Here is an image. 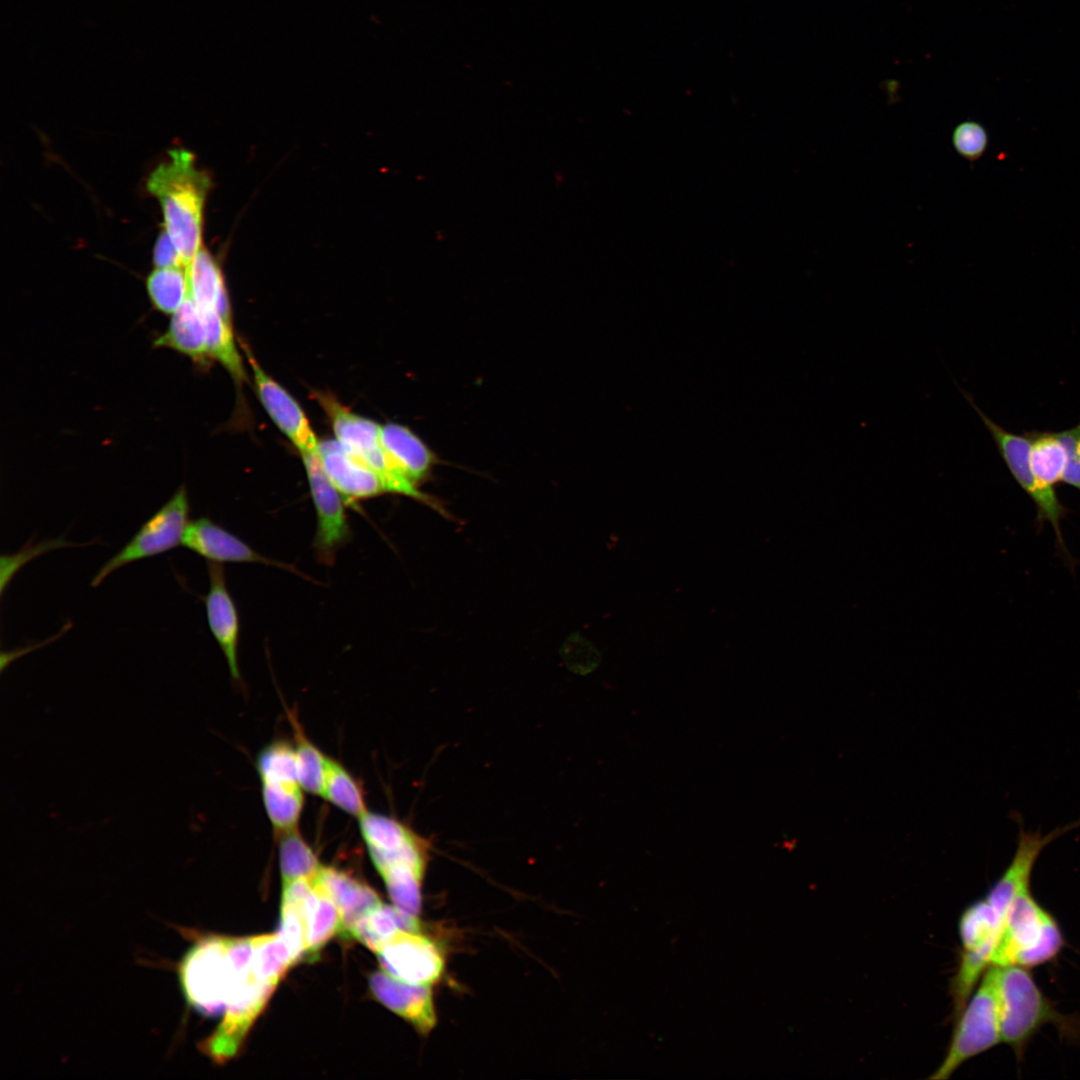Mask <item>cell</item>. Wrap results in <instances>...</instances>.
Segmentation results:
<instances>
[{
  "mask_svg": "<svg viewBox=\"0 0 1080 1080\" xmlns=\"http://www.w3.org/2000/svg\"><path fill=\"white\" fill-rule=\"evenodd\" d=\"M318 876L338 907L341 934L350 936L356 923L382 904L372 888L343 871L322 866Z\"/></svg>",
  "mask_w": 1080,
  "mask_h": 1080,
  "instance_id": "e0dca14e",
  "label": "cell"
},
{
  "mask_svg": "<svg viewBox=\"0 0 1080 1080\" xmlns=\"http://www.w3.org/2000/svg\"><path fill=\"white\" fill-rule=\"evenodd\" d=\"M380 439L390 458L416 485L429 476L437 462L429 447L404 425L387 423L381 426Z\"/></svg>",
  "mask_w": 1080,
  "mask_h": 1080,
  "instance_id": "ac0fdd59",
  "label": "cell"
},
{
  "mask_svg": "<svg viewBox=\"0 0 1080 1080\" xmlns=\"http://www.w3.org/2000/svg\"><path fill=\"white\" fill-rule=\"evenodd\" d=\"M256 767L261 781L300 784L295 746L285 741L265 746L257 756Z\"/></svg>",
  "mask_w": 1080,
  "mask_h": 1080,
  "instance_id": "1f68e13d",
  "label": "cell"
},
{
  "mask_svg": "<svg viewBox=\"0 0 1080 1080\" xmlns=\"http://www.w3.org/2000/svg\"><path fill=\"white\" fill-rule=\"evenodd\" d=\"M1062 440L1067 461L1062 481L1080 491V422L1069 429L1058 432Z\"/></svg>",
  "mask_w": 1080,
  "mask_h": 1080,
  "instance_id": "e575fe53",
  "label": "cell"
},
{
  "mask_svg": "<svg viewBox=\"0 0 1080 1080\" xmlns=\"http://www.w3.org/2000/svg\"><path fill=\"white\" fill-rule=\"evenodd\" d=\"M317 400L330 418L336 439L378 473L387 492L410 497L446 513L436 499L421 491L390 458L381 443L379 424L353 413L329 394L319 393Z\"/></svg>",
  "mask_w": 1080,
  "mask_h": 1080,
  "instance_id": "5b68a950",
  "label": "cell"
},
{
  "mask_svg": "<svg viewBox=\"0 0 1080 1080\" xmlns=\"http://www.w3.org/2000/svg\"><path fill=\"white\" fill-rule=\"evenodd\" d=\"M189 295L201 309H213L232 323L231 306L222 270L213 255L201 247L187 268Z\"/></svg>",
  "mask_w": 1080,
  "mask_h": 1080,
  "instance_id": "ffe728a7",
  "label": "cell"
},
{
  "mask_svg": "<svg viewBox=\"0 0 1080 1080\" xmlns=\"http://www.w3.org/2000/svg\"><path fill=\"white\" fill-rule=\"evenodd\" d=\"M152 260L155 268H186L178 249L164 227L154 244Z\"/></svg>",
  "mask_w": 1080,
  "mask_h": 1080,
  "instance_id": "d590c367",
  "label": "cell"
},
{
  "mask_svg": "<svg viewBox=\"0 0 1080 1080\" xmlns=\"http://www.w3.org/2000/svg\"><path fill=\"white\" fill-rule=\"evenodd\" d=\"M277 985L258 978L252 968L235 972L222 1019L198 1047L217 1064L233 1058Z\"/></svg>",
  "mask_w": 1080,
  "mask_h": 1080,
  "instance_id": "52a82bcc",
  "label": "cell"
},
{
  "mask_svg": "<svg viewBox=\"0 0 1080 1080\" xmlns=\"http://www.w3.org/2000/svg\"><path fill=\"white\" fill-rule=\"evenodd\" d=\"M258 397L266 412L300 454L316 451L319 441L298 402L271 378L244 346Z\"/></svg>",
  "mask_w": 1080,
  "mask_h": 1080,
  "instance_id": "7c38bea8",
  "label": "cell"
},
{
  "mask_svg": "<svg viewBox=\"0 0 1080 1080\" xmlns=\"http://www.w3.org/2000/svg\"><path fill=\"white\" fill-rule=\"evenodd\" d=\"M304 915L306 922V956L312 958L328 940L341 931V917L338 907L318 874L305 902Z\"/></svg>",
  "mask_w": 1080,
  "mask_h": 1080,
  "instance_id": "44dd1931",
  "label": "cell"
},
{
  "mask_svg": "<svg viewBox=\"0 0 1080 1080\" xmlns=\"http://www.w3.org/2000/svg\"><path fill=\"white\" fill-rule=\"evenodd\" d=\"M322 797L356 818L366 813L362 789L352 775L337 761L328 758Z\"/></svg>",
  "mask_w": 1080,
  "mask_h": 1080,
  "instance_id": "f546056e",
  "label": "cell"
},
{
  "mask_svg": "<svg viewBox=\"0 0 1080 1080\" xmlns=\"http://www.w3.org/2000/svg\"><path fill=\"white\" fill-rule=\"evenodd\" d=\"M189 512L188 493L183 484L139 527L133 537L99 568L90 585L97 587L110 574L125 565L163 554L182 544L189 523Z\"/></svg>",
  "mask_w": 1080,
  "mask_h": 1080,
  "instance_id": "9c48e42d",
  "label": "cell"
},
{
  "mask_svg": "<svg viewBox=\"0 0 1080 1080\" xmlns=\"http://www.w3.org/2000/svg\"><path fill=\"white\" fill-rule=\"evenodd\" d=\"M998 979L999 966L990 965L960 1015L945 1059L930 1079L949 1078L964 1062L1001 1042Z\"/></svg>",
  "mask_w": 1080,
  "mask_h": 1080,
  "instance_id": "8992f818",
  "label": "cell"
},
{
  "mask_svg": "<svg viewBox=\"0 0 1080 1080\" xmlns=\"http://www.w3.org/2000/svg\"><path fill=\"white\" fill-rule=\"evenodd\" d=\"M279 856L283 882L314 877L322 867L297 828L279 835Z\"/></svg>",
  "mask_w": 1080,
  "mask_h": 1080,
  "instance_id": "4dcf8cb0",
  "label": "cell"
},
{
  "mask_svg": "<svg viewBox=\"0 0 1080 1080\" xmlns=\"http://www.w3.org/2000/svg\"><path fill=\"white\" fill-rule=\"evenodd\" d=\"M317 454L327 476L345 502L367 499L387 492L378 473L337 439L319 441Z\"/></svg>",
  "mask_w": 1080,
  "mask_h": 1080,
  "instance_id": "5bb4252c",
  "label": "cell"
},
{
  "mask_svg": "<svg viewBox=\"0 0 1080 1080\" xmlns=\"http://www.w3.org/2000/svg\"><path fill=\"white\" fill-rule=\"evenodd\" d=\"M378 872L394 906L407 915L417 917L421 907L420 888L425 869L401 864L383 868Z\"/></svg>",
  "mask_w": 1080,
  "mask_h": 1080,
  "instance_id": "f1b7e54d",
  "label": "cell"
},
{
  "mask_svg": "<svg viewBox=\"0 0 1080 1080\" xmlns=\"http://www.w3.org/2000/svg\"><path fill=\"white\" fill-rule=\"evenodd\" d=\"M1003 917L985 898L969 906L960 919L959 931L964 952L991 956L1000 935Z\"/></svg>",
  "mask_w": 1080,
  "mask_h": 1080,
  "instance_id": "7402d4cb",
  "label": "cell"
},
{
  "mask_svg": "<svg viewBox=\"0 0 1080 1080\" xmlns=\"http://www.w3.org/2000/svg\"><path fill=\"white\" fill-rule=\"evenodd\" d=\"M998 997L1001 1042L1021 1057L1027 1043L1046 1024L1072 1033L1071 1019L1060 1014L1038 987L1028 968L999 966Z\"/></svg>",
  "mask_w": 1080,
  "mask_h": 1080,
  "instance_id": "277c9868",
  "label": "cell"
},
{
  "mask_svg": "<svg viewBox=\"0 0 1080 1080\" xmlns=\"http://www.w3.org/2000/svg\"><path fill=\"white\" fill-rule=\"evenodd\" d=\"M153 345L175 350L199 363L209 357L202 312L190 295L171 315L166 331L154 340Z\"/></svg>",
  "mask_w": 1080,
  "mask_h": 1080,
  "instance_id": "d6986e66",
  "label": "cell"
},
{
  "mask_svg": "<svg viewBox=\"0 0 1080 1080\" xmlns=\"http://www.w3.org/2000/svg\"><path fill=\"white\" fill-rule=\"evenodd\" d=\"M419 931L399 930L377 952L388 975L410 984L431 985L444 970V956L431 938Z\"/></svg>",
  "mask_w": 1080,
  "mask_h": 1080,
  "instance_id": "8fae6325",
  "label": "cell"
},
{
  "mask_svg": "<svg viewBox=\"0 0 1080 1080\" xmlns=\"http://www.w3.org/2000/svg\"><path fill=\"white\" fill-rule=\"evenodd\" d=\"M209 588L204 599L209 629L228 665L231 678L240 681L238 646L240 622L237 607L228 590L225 569L221 563L207 564Z\"/></svg>",
  "mask_w": 1080,
  "mask_h": 1080,
  "instance_id": "4fadbf2b",
  "label": "cell"
},
{
  "mask_svg": "<svg viewBox=\"0 0 1080 1080\" xmlns=\"http://www.w3.org/2000/svg\"><path fill=\"white\" fill-rule=\"evenodd\" d=\"M182 545L213 562L259 563L291 570L289 565L260 554L209 517H199L189 521Z\"/></svg>",
  "mask_w": 1080,
  "mask_h": 1080,
  "instance_id": "9a60e30c",
  "label": "cell"
},
{
  "mask_svg": "<svg viewBox=\"0 0 1080 1080\" xmlns=\"http://www.w3.org/2000/svg\"><path fill=\"white\" fill-rule=\"evenodd\" d=\"M208 356L220 362L232 375L242 382L246 377L241 356L234 340L232 323L226 321L213 309H201Z\"/></svg>",
  "mask_w": 1080,
  "mask_h": 1080,
  "instance_id": "484cf974",
  "label": "cell"
},
{
  "mask_svg": "<svg viewBox=\"0 0 1080 1080\" xmlns=\"http://www.w3.org/2000/svg\"><path fill=\"white\" fill-rule=\"evenodd\" d=\"M295 751L300 784L304 791L322 796L328 758L302 733L294 721Z\"/></svg>",
  "mask_w": 1080,
  "mask_h": 1080,
  "instance_id": "d6a6232c",
  "label": "cell"
},
{
  "mask_svg": "<svg viewBox=\"0 0 1080 1080\" xmlns=\"http://www.w3.org/2000/svg\"><path fill=\"white\" fill-rule=\"evenodd\" d=\"M369 985L380 1003L412 1024L419 1033L428 1034L435 1026L430 985L406 983L385 972L372 974Z\"/></svg>",
  "mask_w": 1080,
  "mask_h": 1080,
  "instance_id": "2e32d148",
  "label": "cell"
},
{
  "mask_svg": "<svg viewBox=\"0 0 1080 1080\" xmlns=\"http://www.w3.org/2000/svg\"><path fill=\"white\" fill-rule=\"evenodd\" d=\"M209 176L192 152L173 148L150 173L146 188L159 202L167 230L186 268L202 247L203 211Z\"/></svg>",
  "mask_w": 1080,
  "mask_h": 1080,
  "instance_id": "6da1fadb",
  "label": "cell"
},
{
  "mask_svg": "<svg viewBox=\"0 0 1080 1080\" xmlns=\"http://www.w3.org/2000/svg\"><path fill=\"white\" fill-rule=\"evenodd\" d=\"M263 803L274 831L280 835L296 829L304 806L299 783L261 781Z\"/></svg>",
  "mask_w": 1080,
  "mask_h": 1080,
  "instance_id": "d4e9b609",
  "label": "cell"
},
{
  "mask_svg": "<svg viewBox=\"0 0 1080 1080\" xmlns=\"http://www.w3.org/2000/svg\"><path fill=\"white\" fill-rule=\"evenodd\" d=\"M419 929L420 923L417 917L407 915L395 906L381 904L356 923L350 936L377 953L397 931H419Z\"/></svg>",
  "mask_w": 1080,
  "mask_h": 1080,
  "instance_id": "603a6c76",
  "label": "cell"
},
{
  "mask_svg": "<svg viewBox=\"0 0 1080 1080\" xmlns=\"http://www.w3.org/2000/svg\"><path fill=\"white\" fill-rule=\"evenodd\" d=\"M954 383L983 422L1013 478L1034 502L1039 526L1044 522L1049 523L1056 535L1057 547L1067 554L1060 525L1066 508L1059 501L1054 489H1045L1037 482L1031 469V441L1027 432L1018 435L1000 426L980 409L970 392L960 387L956 381Z\"/></svg>",
  "mask_w": 1080,
  "mask_h": 1080,
  "instance_id": "ba28073f",
  "label": "cell"
},
{
  "mask_svg": "<svg viewBox=\"0 0 1080 1080\" xmlns=\"http://www.w3.org/2000/svg\"><path fill=\"white\" fill-rule=\"evenodd\" d=\"M146 290L157 311L172 315L189 295L187 268H155L146 278Z\"/></svg>",
  "mask_w": 1080,
  "mask_h": 1080,
  "instance_id": "4316f807",
  "label": "cell"
},
{
  "mask_svg": "<svg viewBox=\"0 0 1080 1080\" xmlns=\"http://www.w3.org/2000/svg\"><path fill=\"white\" fill-rule=\"evenodd\" d=\"M251 968L261 980L277 985L296 958L280 933L253 937Z\"/></svg>",
  "mask_w": 1080,
  "mask_h": 1080,
  "instance_id": "83f0119b",
  "label": "cell"
},
{
  "mask_svg": "<svg viewBox=\"0 0 1080 1080\" xmlns=\"http://www.w3.org/2000/svg\"><path fill=\"white\" fill-rule=\"evenodd\" d=\"M317 516L314 547L321 561L330 563L350 536L344 498L327 476L316 451L301 454Z\"/></svg>",
  "mask_w": 1080,
  "mask_h": 1080,
  "instance_id": "30bf717a",
  "label": "cell"
},
{
  "mask_svg": "<svg viewBox=\"0 0 1080 1080\" xmlns=\"http://www.w3.org/2000/svg\"><path fill=\"white\" fill-rule=\"evenodd\" d=\"M952 142L960 155L970 161H975L987 148L988 133L980 123L966 120L954 129Z\"/></svg>",
  "mask_w": 1080,
  "mask_h": 1080,
  "instance_id": "836d02e7",
  "label": "cell"
},
{
  "mask_svg": "<svg viewBox=\"0 0 1080 1080\" xmlns=\"http://www.w3.org/2000/svg\"><path fill=\"white\" fill-rule=\"evenodd\" d=\"M190 946L176 965L186 1003L206 1017L223 1014L234 971L229 959V938L177 927Z\"/></svg>",
  "mask_w": 1080,
  "mask_h": 1080,
  "instance_id": "7a4b0ae2",
  "label": "cell"
},
{
  "mask_svg": "<svg viewBox=\"0 0 1080 1080\" xmlns=\"http://www.w3.org/2000/svg\"><path fill=\"white\" fill-rule=\"evenodd\" d=\"M1030 444V464L1037 482L1054 489L1062 481L1067 455L1058 432L1026 431Z\"/></svg>",
  "mask_w": 1080,
  "mask_h": 1080,
  "instance_id": "cb8c5ba5",
  "label": "cell"
},
{
  "mask_svg": "<svg viewBox=\"0 0 1080 1080\" xmlns=\"http://www.w3.org/2000/svg\"><path fill=\"white\" fill-rule=\"evenodd\" d=\"M1063 945L1057 921L1027 889L1006 910L991 965L1031 968L1054 959Z\"/></svg>",
  "mask_w": 1080,
  "mask_h": 1080,
  "instance_id": "3957f363",
  "label": "cell"
}]
</instances>
